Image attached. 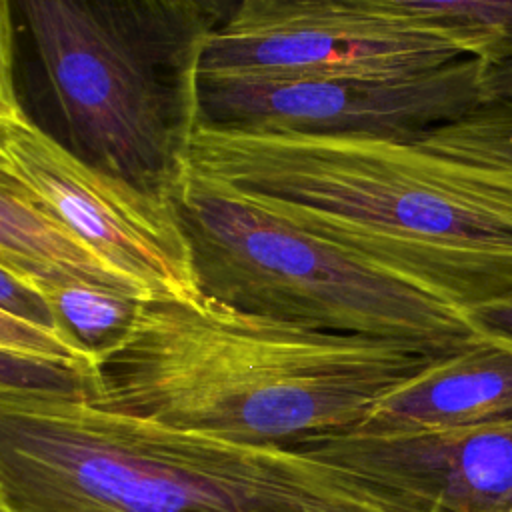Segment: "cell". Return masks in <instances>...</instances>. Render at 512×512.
Masks as SVG:
<instances>
[{
    "mask_svg": "<svg viewBox=\"0 0 512 512\" xmlns=\"http://www.w3.org/2000/svg\"><path fill=\"white\" fill-rule=\"evenodd\" d=\"M290 446L356 470L424 512L512 506V416L412 430L350 426Z\"/></svg>",
    "mask_w": 512,
    "mask_h": 512,
    "instance_id": "9c48e42d",
    "label": "cell"
},
{
    "mask_svg": "<svg viewBox=\"0 0 512 512\" xmlns=\"http://www.w3.org/2000/svg\"><path fill=\"white\" fill-rule=\"evenodd\" d=\"M430 512H440V510H430ZM484 512H512V506H506V508H498V510H484Z\"/></svg>",
    "mask_w": 512,
    "mask_h": 512,
    "instance_id": "d6986e66",
    "label": "cell"
},
{
    "mask_svg": "<svg viewBox=\"0 0 512 512\" xmlns=\"http://www.w3.org/2000/svg\"><path fill=\"white\" fill-rule=\"evenodd\" d=\"M212 32L166 0H2V80L84 162L172 200Z\"/></svg>",
    "mask_w": 512,
    "mask_h": 512,
    "instance_id": "277c9868",
    "label": "cell"
},
{
    "mask_svg": "<svg viewBox=\"0 0 512 512\" xmlns=\"http://www.w3.org/2000/svg\"><path fill=\"white\" fill-rule=\"evenodd\" d=\"M484 60L398 78H200V122L252 132L416 142L484 102Z\"/></svg>",
    "mask_w": 512,
    "mask_h": 512,
    "instance_id": "ba28073f",
    "label": "cell"
},
{
    "mask_svg": "<svg viewBox=\"0 0 512 512\" xmlns=\"http://www.w3.org/2000/svg\"><path fill=\"white\" fill-rule=\"evenodd\" d=\"M476 320L494 334L512 336V294L496 302L484 304L474 312Z\"/></svg>",
    "mask_w": 512,
    "mask_h": 512,
    "instance_id": "ac0fdd59",
    "label": "cell"
},
{
    "mask_svg": "<svg viewBox=\"0 0 512 512\" xmlns=\"http://www.w3.org/2000/svg\"><path fill=\"white\" fill-rule=\"evenodd\" d=\"M416 142L432 152L512 174V100H484Z\"/></svg>",
    "mask_w": 512,
    "mask_h": 512,
    "instance_id": "4fadbf2b",
    "label": "cell"
},
{
    "mask_svg": "<svg viewBox=\"0 0 512 512\" xmlns=\"http://www.w3.org/2000/svg\"><path fill=\"white\" fill-rule=\"evenodd\" d=\"M0 266L22 274H66L148 300L80 234L0 172Z\"/></svg>",
    "mask_w": 512,
    "mask_h": 512,
    "instance_id": "8fae6325",
    "label": "cell"
},
{
    "mask_svg": "<svg viewBox=\"0 0 512 512\" xmlns=\"http://www.w3.org/2000/svg\"><path fill=\"white\" fill-rule=\"evenodd\" d=\"M0 172L80 234L148 300L202 294L172 200L108 174L44 132L0 90Z\"/></svg>",
    "mask_w": 512,
    "mask_h": 512,
    "instance_id": "52a82bcc",
    "label": "cell"
},
{
    "mask_svg": "<svg viewBox=\"0 0 512 512\" xmlns=\"http://www.w3.org/2000/svg\"><path fill=\"white\" fill-rule=\"evenodd\" d=\"M512 416V336L436 360L384 396L360 424L368 430L464 426Z\"/></svg>",
    "mask_w": 512,
    "mask_h": 512,
    "instance_id": "30bf717a",
    "label": "cell"
},
{
    "mask_svg": "<svg viewBox=\"0 0 512 512\" xmlns=\"http://www.w3.org/2000/svg\"><path fill=\"white\" fill-rule=\"evenodd\" d=\"M174 206L200 292L234 308L392 340L438 358L502 336L472 312L288 226L192 168Z\"/></svg>",
    "mask_w": 512,
    "mask_h": 512,
    "instance_id": "5b68a950",
    "label": "cell"
},
{
    "mask_svg": "<svg viewBox=\"0 0 512 512\" xmlns=\"http://www.w3.org/2000/svg\"><path fill=\"white\" fill-rule=\"evenodd\" d=\"M486 58L480 36L378 0H244L204 46L200 78H398Z\"/></svg>",
    "mask_w": 512,
    "mask_h": 512,
    "instance_id": "8992f818",
    "label": "cell"
},
{
    "mask_svg": "<svg viewBox=\"0 0 512 512\" xmlns=\"http://www.w3.org/2000/svg\"><path fill=\"white\" fill-rule=\"evenodd\" d=\"M166 2L210 32L224 26L244 4V0H166Z\"/></svg>",
    "mask_w": 512,
    "mask_h": 512,
    "instance_id": "2e32d148",
    "label": "cell"
},
{
    "mask_svg": "<svg viewBox=\"0 0 512 512\" xmlns=\"http://www.w3.org/2000/svg\"><path fill=\"white\" fill-rule=\"evenodd\" d=\"M190 168L288 226L472 314L512 294V174L418 142L202 122Z\"/></svg>",
    "mask_w": 512,
    "mask_h": 512,
    "instance_id": "6da1fadb",
    "label": "cell"
},
{
    "mask_svg": "<svg viewBox=\"0 0 512 512\" xmlns=\"http://www.w3.org/2000/svg\"><path fill=\"white\" fill-rule=\"evenodd\" d=\"M16 274L42 292L58 328L94 360L130 332L144 302L128 292L76 276Z\"/></svg>",
    "mask_w": 512,
    "mask_h": 512,
    "instance_id": "7c38bea8",
    "label": "cell"
},
{
    "mask_svg": "<svg viewBox=\"0 0 512 512\" xmlns=\"http://www.w3.org/2000/svg\"><path fill=\"white\" fill-rule=\"evenodd\" d=\"M484 100H512V60L484 64Z\"/></svg>",
    "mask_w": 512,
    "mask_h": 512,
    "instance_id": "e0dca14e",
    "label": "cell"
},
{
    "mask_svg": "<svg viewBox=\"0 0 512 512\" xmlns=\"http://www.w3.org/2000/svg\"><path fill=\"white\" fill-rule=\"evenodd\" d=\"M0 278H2L0 312L12 314L22 320L58 328L56 318H54L46 298L32 282H28L20 274H16L4 266H0Z\"/></svg>",
    "mask_w": 512,
    "mask_h": 512,
    "instance_id": "9a60e30c",
    "label": "cell"
},
{
    "mask_svg": "<svg viewBox=\"0 0 512 512\" xmlns=\"http://www.w3.org/2000/svg\"><path fill=\"white\" fill-rule=\"evenodd\" d=\"M2 512H424L290 444L108 410L80 386L0 384Z\"/></svg>",
    "mask_w": 512,
    "mask_h": 512,
    "instance_id": "3957f363",
    "label": "cell"
},
{
    "mask_svg": "<svg viewBox=\"0 0 512 512\" xmlns=\"http://www.w3.org/2000/svg\"><path fill=\"white\" fill-rule=\"evenodd\" d=\"M480 36L486 64L512 60V0H378Z\"/></svg>",
    "mask_w": 512,
    "mask_h": 512,
    "instance_id": "5bb4252c",
    "label": "cell"
},
{
    "mask_svg": "<svg viewBox=\"0 0 512 512\" xmlns=\"http://www.w3.org/2000/svg\"><path fill=\"white\" fill-rule=\"evenodd\" d=\"M436 360L392 340L198 294L144 300L130 332L94 360L82 390L114 412L242 442L292 444L360 424Z\"/></svg>",
    "mask_w": 512,
    "mask_h": 512,
    "instance_id": "7a4b0ae2",
    "label": "cell"
}]
</instances>
